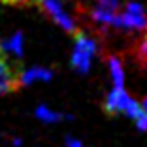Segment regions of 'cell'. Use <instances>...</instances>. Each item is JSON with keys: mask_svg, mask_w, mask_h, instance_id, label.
<instances>
[{"mask_svg": "<svg viewBox=\"0 0 147 147\" xmlns=\"http://www.w3.org/2000/svg\"><path fill=\"white\" fill-rule=\"evenodd\" d=\"M99 52V45L88 34L77 31L74 34V50L70 57V65L77 74H88L92 68L93 57Z\"/></svg>", "mask_w": 147, "mask_h": 147, "instance_id": "6da1fadb", "label": "cell"}, {"mask_svg": "<svg viewBox=\"0 0 147 147\" xmlns=\"http://www.w3.org/2000/svg\"><path fill=\"white\" fill-rule=\"evenodd\" d=\"M111 27L129 32H147V13L144 5L138 2H127L126 9L122 13H117Z\"/></svg>", "mask_w": 147, "mask_h": 147, "instance_id": "7a4b0ae2", "label": "cell"}, {"mask_svg": "<svg viewBox=\"0 0 147 147\" xmlns=\"http://www.w3.org/2000/svg\"><path fill=\"white\" fill-rule=\"evenodd\" d=\"M32 4L38 5L40 9L45 13L56 25H59L65 32H68V34H76L77 32L76 22H74V18L65 11V7H63V4L59 0H32Z\"/></svg>", "mask_w": 147, "mask_h": 147, "instance_id": "3957f363", "label": "cell"}, {"mask_svg": "<svg viewBox=\"0 0 147 147\" xmlns=\"http://www.w3.org/2000/svg\"><path fill=\"white\" fill-rule=\"evenodd\" d=\"M133 102L135 99H131V95L124 90V86H113L104 100V111L109 115H119V113L126 115Z\"/></svg>", "mask_w": 147, "mask_h": 147, "instance_id": "277c9868", "label": "cell"}, {"mask_svg": "<svg viewBox=\"0 0 147 147\" xmlns=\"http://www.w3.org/2000/svg\"><path fill=\"white\" fill-rule=\"evenodd\" d=\"M18 88V72L5 59V54H0V95L11 93Z\"/></svg>", "mask_w": 147, "mask_h": 147, "instance_id": "5b68a950", "label": "cell"}, {"mask_svg": "<svg viewBox=\"0 0 147 147\" xmlns=\"http://www.w3.org/2000/svg\"><path fill=\"white\" fill-rule=\"evenodd\" d=\"M54 72L45 67H32L18 72V86H29L34 83H49L52 81Z\"/></svg>", "mask_w": 147, "mask_h": 147, "instance_id": "8992f818", "label": "cell"}, {"mask_svg": "<svg viewBox=\"0 0 147 147\" xmlns=\"http://www.w3.org/2000/svg\"><path fill=\"white\" fill-rule=\"evenodd\" d=\"M0 52L14 56V57H22L24 56V34L18 31V32L11 34L9 38L2 40L0 41Z\"/></svg>", "mask_w": 147, "mask_h": 147, "instance_id": "52a82bcc", "label": "cell"}, {"mask_svg": "<svg viewBox=\"0 0 147 147\" xmlns=\"http://www.w3.org/2000/svg\"><path fill=\"white\" fill-rule=\"evenodd\" d=\"M34 115H36V119H38L40 122H43V124H57V122H61L65 119H70V117L65 115L63 111L52 109V108L47 106V104H40L38 108H36Z\"/></svg>", "mask_w": 147, "mask_h": 147, "instance_id": "ba28073f", "label": "cell"}, {"mask_svg": "<svg viewBox=\"0 0 147 147\" xmlns=\"http://www.w3.org/2000/svg\"><path fill=\"white\" fill-rule=\"evenodd\" d=\"M108 68H109V76H111L113 86H124V83H126V74H124V65H122L119 56L108 57Z\"/></svg>", "mask_w": 147, "mask_h": 147, "instance_id": "9c48e42d", "label": "cell"}, {"mask_svg": "<svg viewBox=\"0 0 147 147\" xmlns=\"http://www.w3.org/2000/svg\"><path fill=\"white\" fill-rule=\"evenodd\" d=\"M133 54L136 63L140 65L144 70H147V34L142 36L140 40H136L135 47H133Z\"/></svg>", "mask_w": 147, "mask_h": 147, "instance_id": "30bf717a", "label": "cell"}, {"mask_svg": "<svg viewBox=\"0 0 147 147\" xmlns=\"http://www.w3.org/2000/svg\"><path fill=\"white\" fill-rule=\"evenodd\" d=\"M135 120H136V127L140 131H145L147 133V111H142Z\"/></svg>", "mask_w": 147, "mask_h": 147, "instance_id": "8fae6325", "label": "cell"}, {"mask_svg": "<svg viewBox=\"0 0 147 147\" xmlns=\"http://www.w3.org/2000/svg\"><path fill=\"white\" fill-rule=\"evenodd\" d=\"M67 147H84L83 145V142L81 140H77V138H74V136H67Z\"/></svg>", "mask_w": 147, "mask_h": 147, "instance_id": "7c38bea8", "label": "cell"}, {"mask_svg": "<svg viewBox=\"0 0 147 147\" xmlns=\"http://www.w3.org/2000/svg\"><path fill=\"white\" fill-rule=\"evenodd\" d=\"M13 145L14 147H22V140L20 138H13Z\"/></svg>", "mask_w": 147, "mask_h": 147, "instance_id": "4fadbf2b", "label": "cell"}, {"mask_svg": "<svg viewBox=\"0 0 147 147\" xmlns=\"http://www.w3.org/2000/svg\"><path fill=\"white\" fill-rule=\"evenodd\" d=\"M140 104H142V108H144V111H147V95L144 97V100L140 102Z\"/></svg>", "mask_w": 147, "mask_h": 147, "instance_id": "5bb4252c", "label": "cell"}, {"mask_svg": "<svg viewBox=\"0 0 147 147\" xmlns=\"http://www.w3.org/2000/svg\"><path fill=\"white\" fill-rule=\"evenodd\" d=\"M0 54H2V52H0Z\"/></svg>", "mask_w": 147, "mask_h": 147, "instance_id": "9a60e30c", "label": "cell"}]
</instances>
